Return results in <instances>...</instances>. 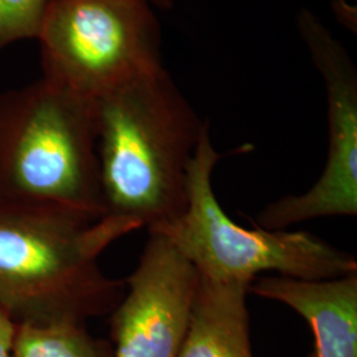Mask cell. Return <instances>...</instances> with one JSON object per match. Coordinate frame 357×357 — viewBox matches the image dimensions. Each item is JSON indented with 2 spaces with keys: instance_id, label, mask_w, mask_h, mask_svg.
Segmentation results:
<instances>
[{
  "instance_id": "cell-6",
  "label": "cell",
  "mask_w": 357,
  "mask_h": 357,
  "mask_svg": "<svg viewBox=\"0 0 357 357\" xmlns=\"http://www.w3.org/2000/svg\"><path fill=\"white\" fill-rule=\"evenodd\" d=\"M299 28L326 81L328 101V156L319 180L302 195L282 197L262 209L257 222L266 230H286L321 217L357 215V77L342 44L306 10Z\"/></svg>"
},
{
  "instance_id": "cell-8",
  "label": "cell",
  "mask_w": 357,
  "mask_h": 357,
  "mask_svg": "<svg viewBox=\"0 0 357 357\" xmlns=\"http://www.w3.org/2000/svg\"><path fill=\"white\" fill-rule=\"evenodd\" d=\"M249 291L306 320L314 333V357H357V273L321 281L262 277Z\"/></svg>"
},
{
  "instance_id": "cell-12",
  "label": "cell",
  "mask_w": 357,
  "mask_h": 357,
  "mask_svg": "<svg viewBox=\"0 0 357 357\" xmlns=\"http://www.w3.org/2000/svg\"><path fill=\"white\" fill-rule=\"evenodd\" d=\"M16 323L0 308V357H13V339Z\"/></svg>"
},
{
  "instance_id": "cell-13",
  "label": "cell",
  "mask_w": 357,
  "mask_h": 357,
  "mask_svg": "<svg viewBox=\"0 0 357 357\" xmlns=\"http://www.w3.org/2000/svg\"><path fill=\"white\" fill-rule=\"evenodd\" d=\"M335 3L339 7V13H342V16H347V19L349 22H352V7L349 6L348 0H335Z\"/></svg>"
},
{
  "instance_id": "cell-5",
  "label": "cell",
  "mask_w": 357,
  "mask_h": 357,
  "mask_svg": "<svg viewBox=\"0 0 357 357\" xmlns=\"http://www.w3.org/2000/svg\"><path fill=\"white\" fill-rule=\"evenodd\" d=\"M45 79L98 100L163 69L160 29L138 0H51L38 29Z\"/></svg>"
},
{
  "instance_id": "cell-9",
  "label": "cell",
  "mask_w": 357,
  "mask_h": 357,
  "mask_svg": "<svg viewBox=\"0 0 357 357\" xmlns=\"http://www.w3.org/2000/svg\"><path fill=\"white\" fill-rule=\"evenodd\" d=\"M249 286L200 277L191 323L178 357H253Z\"/></svg>"
},
{
  "instance_id": "cell-14",
  "label": "cell",
  "mask_w": 357,
  "mask_h": 357,
  "mask_svg": "<svg viewBox=\"0 0 357 357\" xmlns=\"http://www.w3.org/2000/svg\"><path fill=\"white\" fill-rule=\"evenodd\" d=\"M138 1L149 3L150 6H151V4H155V6H159V7H169L172 0H138Z\"/></svg>"
},
{
  "instance_id": "cell-11",
  "label": "cell",
  "mask_w": 357,
  "mask_h": 357,
  "mask_svg": "<svg viewBox=\"0 0 357 357\" xmlns=\"http://www.w3.org/2000/svg\"><path fill=\"white\" fill-rule=\"evenodd\" d=\"M51 0H0V50L24 38H38Z\"/></svg>"
},
{
  "instance_id": "cell-4",
  "label": "cell",
  "mask_w": 357,
  "mask_h": 357,
  "mask_svg": "<svg viewBox=\"0 0 357 357\" xmlns=\"http://www.w3.org/2000/svg\"><path fill=\"white\" fill-rule=\"evenodd\" d=\"M222 155L204 128L188 167V202L175 221L153 228L174 243L199 275L250 286L259 274L321 281L356 274V258L308 231L246 229L230 220L217 200L212 175Z\"/></svg>"
},
{
  "instance_id": "cell-7",
  "label": "cell",
  "mask_w": 357,
  "mask_h": 357,
  "mask_svg": "<svg viewBox=\"0 0 357 357\" xmlns=\"http://www.w3.org/2000/svg\"><path fill=\"white\" fill-rule=\"evenodd\" d=\"M149 234L112 311L113 357H178L191 323L200 275L166 236Z\"/></svg>"
},
{
  "instance_id": "cell-10",
  "label": "cell",
  "mask_w": 357,
  "mask_h": 357,
  "mask_svg": "<svg viewBox=\"0 0 357 357\" xmlns=\"http://www.w3.org/2000/svg\"><path fill=\"white\" fill-rule=\"evenodd\" d=\"M13 357H113L112 345L91 336L84 323H16Z\"/></svg>"
},
{
  "instance_id": "cell-2",
  "label": "cell",
  "mask_w": 357,
  "mask_h": 357,
  "mask_svg": "<svg viewBox=\"0 0 357 357\" xmlns=\"http://www.w3.org/2000/svg\"><path fill=\"white\" fill-rule=\"evenodd\" d=\"M97 153L107 216L153 229L181 216L188 167L208 126L165 69L96 100Z\"/></svg>"
},
{
  "instance_id": "cell-3",
  "label": "cell",
  "mask_w": 357,
  "mask_h": 357,
  "mask_svg": "<svg viewBox=\"0 0 357 357\" xmlns=\"http://www.w3.org/2000/svg\"><path fill=\"white\" fill-rule=\"evenodd\" d=\"M0 197L107 216L96 100L45 78L0 94Z\"/></svg>"
},
{
  "instance_id": "cell-1",
  "label": "cell",
  "mask_w": 357,
  "mask_h": 357,
  "mask_svg": "<svg viewBox=\"0 0 357 357\" xmlns=\"http://www.w3.org/2000/svg\"><path fill=\"white\" fill-rule=\"evenodd\" d=\"M138 229L128 218L0 197V308L17 324H85L112 312L125 281L107 277L100 258Z\"/></svg>"
}]
</instances>
